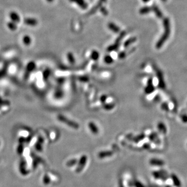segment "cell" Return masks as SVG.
Segmentation results:
<instances>
[{
	"mask_svg": "<svg viewBox=\"0 0 187 187\" xmlns=\"http://www.w3.org/2000/svg\"><path fill=\"white\" fill-rule=\"evenodd\" d=\"M158 129L160 132L163 134H165L167 133V127L165 124L163 122H159L157 125Z\"/></svg>",
	"mask_w": 187,
	"mask_h": 187,
	"instance_id": "obj_11",
	"label": "cell"
},
{
	"mask_svg": "<svg viewBox=\"0 0 187 187\" xmlns=\"http://www.w3.org/2000/svg\"><path fill=\"white\" fill-rule=\"evenodd\" d=\"M99 57V54L98 51L93 50L90 54V58L93 60H97Z\"/></svg>",
	"mask_w": 187,
	"mask_h": 187,
	"instance_id": "obj_16",
	"label": "cell"
},
{
	"mask_svg": "<svg viewBox=\"0 0 187 187\" xmlns=\"http://www.w3.org/2000/svg\"><path fill=\"white\" fill-rule=\"evenodd\" d=\"M88 127L90 131L94 134H97L99 132L98 128L95 124L93 122H89L88 124Z\"/></svg>",
	"mask_w": 187,
	"mask_h": 187,
	"instance_id": "obj_9",
	"label": "cell"
},
{
	"mask_svg": "<svg viewBox=\"0 0 187 187\" xmlns=\"http://www.w3.org/2000/svg\"><path fill=\"white\" fill-rule=\"evenodd\" d=\"M104 60L106 62V63L108 64H112L113 61V58L111 57V56L110 55H107L105 56V58H104Z\"/></svg>",
	"mask_w": 187,
	"mask_h": 187,
	"instance_id": "obj_21",
	"label": "cell"
},
{
	"mask_svg": "<svg viewBox=\"0 0 187 187\" xmlns=\"http://www.w3.org/2000/svg\"><path fill=\"white\" fill-rule=\"evenodd\" d=\"M151 7L152 11L154 12L157 18L159 19H162L163 18V14L158 6H157L156 5H153Z\"/></svg>",
	"mask_w": 187,
	"mask_h": 187,
	"instance_id": "obj_6",
	"label": "cell"
},
{
	"mask_svg": "<svg viewBox=\"0 0 187 187\" xmlns=\"http://www.w3.org/2000/svg\"><path fill=\"white\" fill-rule=\"evenodd\" d=\"M8 27L10 29V30H15L17 27L15 25L14 22H10L8 24Z\"/></svg>",
	"mask_w": 187,
	"mask_h": 187,
	"instance_id": "obj_23",
	"label": "cell"
},
{
	"mask_svg": "<svg viewBox=\"0 0 187 187\" xmlns=\"http://www.w3.org/2000/svg\"><path fill=\"white\" fill-rule=\"evenodd\" d=\"M161 1H162L163 2H166V1H167V0H161Z\"/></svg>",
	"mask_w": 187,
	"mask_h": 187,
	"instance_id": "obj_31",
	"label": "cell"
},
{
	"mask_svg": "<svg viewBox=\"0 0 187 187\" xmlns=\"http://www.w3.org/2000/svg\"><path fill=\"white\" fill-rule=\"evenodd\" d=\"M77 163V161L76 159H72V160H71L69 161L68 162H67L66 165L68 167H72L74 165L76 164Z\"/></svg>",
	"mask_w": 187,
	"mask_h": 187,
	"instance_id": "obj_20",
	"label": "cell"
},
{
	"mask_svg": "<svg viewBox=\"0 0 187 187\" xmlns=\"http://www.w3.org/2000/svg\"><path fill=\"white\" fill-rule=\"evenodd\" d=\"M126 33L125 31H121L120 33V34L119 35L118 37L116 38V40H115V42L116 43H120V42H121V41L123 39L124 37L126 35Z\"/></svg>",
	"mask_w": 187,
	"mask_h": 187,
	"instance_id": "obj_17",
	"label": "cell"
},
{
	"mask_svg": "<svg viewBox=\"0 0 187 187\" xmlns=\"http://www.w3.org/2000/svg\"><path fill=\"white\" fill-rule=\"evenodd\" d=\"M126 52H121L119 53V55H118V57L120 59H123V58H124L125 57H126Z\"/></svg>",
	"mask_w": 187,
	"mask_h": 187,
	"instance_id": "obj_25",
	"label": "cell"
},
{
	"mask_svg": "<svg viewBox=\"0 0 187 187\" xmlns=\"http://www.w3.org/2000/svg\"><path fill=\"white\" fill-rule=\"evenodd\" d=\"M99 1H100V2H102L103 3H105V2H106L107 0H99Z\"/></svg>",
	"mask_w": 187,
	"mask_h": 187,
	"instance_id": "obj_30",
	"label": "cell"
},
{
	"mask_svg": "<svg viewBox=\"0 0 187 187\" xmlns=\"http://www.w3.org/2000/svg\"><path fill=\"white\" fill-rule=\"evenodd\" d=\"M162 108L163 109H164V110H166L168 108L167 104H166V103H163V104L162 105Z\"/></svg>",
	"mask_w": 187,
	"mask_h": 187,
	"instance_id": "obj_27",
	"label": "cell"
},
{
	"mask_svg": "<svg viewBox=\"0 0 187 187\" xmlns=\"http://www.w3.org/2000/svg\"><path fill=\"white\" fill-rule=\"evenodd\" d=\"M155 90V87L153 84V80L151 78L149 79L147 86L145 88V92L147 93V94H150V93H152Z\"/></svg>",
	"mask_w": 187,
	"mask_h": 187,
	"instance_id": "obj_4",
	"label": "cell"
},
{
	"mask_svg": "<svg viewBox=\"0 0 187 187\" xmlns=\"http://www.w3.org/2000/svg\"><path fill=\"white\" fill-rule=\"evenodd\" d=\"M150 1V0H142V1L143 2H144V3H147V2H148L149 1Z\"/></svg>",
	"mask_w": 187,
	"mask_h": 187,
	"instance_id": "obj_28",
	"label": "cell"
},
{
	"mask_svg": "<svg viewBox=\"0 0 187 187\" xmlns=\"http://www.w3.org/2000/svg\"><path fill=\"white\" fill-rule=\"evenodd\" d=\"M163 25L164 28V31L155 44V48L157 49H160L162 48L166 41L168 39L170 34L171 30L169 19L167 17L164 18L163 20Z\"/></svg>",
	"mask_w": 187,
	"mask_h": 187,
	"instance_id": "obj_1",
	"label": "cell"
},
{
	"mask_svg": "<svg viewBox=\"0 0 187 187\" xmlns=\"http://www.w3.org/2000/svg\"><path fill=\"white\" fill-rule=\"evenodd\" d=\"M57 119H58V120H59V121H60L65 124H66L67 125H68L69 126H70L72 128L77 129L79 127V125L76 123H75L73 121H72L71 120H69L68 118H66L64 115H59L57 116Z\"/></svg>",
	"mask_w": 187,
	"mask_h": 187,
	"instance_id": "obj_2",
	"label": "cell"
},
{
	"mask_svg": "<svg viewBox=\"0 0 187 187\" xmlns=\"http://www.w3.org/2000/svg\"><path fill=\"white\" fill-rule=\"evenodd\" d=\"M112 155V153L111 151H102L99 153L98 154V157L100 159H103L104 158L109 157Z\"/></svg>",
	"mask_w": 187,
	"mask_h": 187,
	"instance_id": "obj_14",
	"label": "cell"
},
{
	"mask_svg": "<svg viewBox=\"0 0 187 187\" xmlns=\"http://www.w3.org/2000/svg\"><path fill=\"white\" fill-rule=\"evenodd\" d=\"M152 11V7L149 6H144L139 11V14L141 15H147Z\"/></svg>",
	"mask_w": 187,
	"mask_h": 187,
	"instance_id": "obj_10",
	"label": "cell"
},
{
	"mask_svg": "<svg viewBox=\"0 0 187 187\" xmlns=\"http://www.w3.org/2000/svg\"><path fill=\"white\" fill-rule=\"evenodd\" d=\"M69 1L76 4L82 10H86L88 7V4L85 0H69Z\"/></svg>",
	"mask_w": 187,
	"mask_h": 187,
	"instance_id": "obj_5",
	"label": "cell"
},
{
	"mask_svg": "<svg viewBox=\"0 0 187 187\" xmlns=\"http://www.w3.org/2000/svg\"><path fill=\"white\" fill-rule=\"evenodd\" d=\"M137 40V38L136 37H131L127 39L124 43V47L125 48H128L131 44L135 43Z\"/></svg>",
	"mask_w": 187,
	"mask_h": 187,
	"instance_id": "obj_13",
	"label": "cell"
},
{
	"mask_svg": "<svg viewBox=\"0 0 187 187\" xmlns=\"http://www.w3.org/2000/svg\"><path fill=\"white\" fill-rule=\"evenodd\" d=\"M23 42L26 45H29L31 42V38L29 35H25L23 38Z\"/></svg>",
	"mask_w": 187,
	"mask_h": 187,
	"instance_id": "obj_19",
	"label": "cell"
},
{
	"mask_svg": "<svg viewBox=\"0 0 187 187\" xmlns=\"http://www.w3.org/2000/svg\"><path fill=\"white\" fill-rule=\"evenodd\" d=\"M100 11L101 12V13L105 16H107L108 15V10L106 9L105 7H103V6H102L100 8Z\"/></svg>",
	"mask_w": 187,
	"mask_h": 187,
	"instance_id": "obj_22",
	"label": "cell"
},
{
	"mask_svg": "<svg viewBox=\"0 0 187 187\" xmlns=\"http://www.w3.org/2000/svg\"><path fill=\"white\" fill-rule=\"evenodd\" d=\"M120 46V43H118L115 42L113 44L109 46L108 49H107V51L108 52H112V51H115L116 50H118Z\"/></svg>",
	"mask_w": 187,
	"mask_h": 187,
	"instance_id": "obj_15",
	"label": "cell"
},
{
	"mask_svg": "<svg viewBox=\"0 0 187 187\" xmlns=\"http://www.w3.org/2000/svg\"><path fill=\"white\" fill-rule=\"evenodd\" d=\"M10 18L13 22H19L20 21V17L19 15L14 12H11L10 15Z\"/></svg>",
	"mask_w": 187,
	"mask_h": 187,
	"instance_id": "obj_12",
	"label": "cell"
},
{
	"mask_svg": "<svg viewBox=\"0 0 187 187\" xmlns=\"http://www.w3.org/2000/svg\"><path fill=\"white\" fill-rule=\"evenodd\" d=\"M46 1L49 2V3H52V2H53L54 1V0H46Z\"/></svg>",
	"mask_w": 187,
	"mask_h": 187,
	"instance_id": "obj_29",
	"label": "cell"
},
{
	"mask_svg": "<svg viewBox=\"0 0 187 187\" xmlns=\"http://www.w3.org/2000/svg\"><path fill=\"white\" fill-rule=\"evenodd\" d=\"M181 120L184 123H187V114H184L181 116Z\"/></svg>",
	"mask_w": 187,
	"mask_h": 187,
	"instance_id": "obj_24",
	"label": "cell"
},
{
	"mask_svg": "<svg viewBox=\"0 0 187 187\" xmlns=\"http://www.w3.org/2000/svg\"><path fill=\"white\" fill-rule=\"evenodd\" d=\"M50 178L48 176H45V177H44V182L45 184H48L49 183H50Z\"/></svg>",
	"mask_w": 187,
	"mask_h": 187,
	"instance_id": "obj_26",
	"label": "cell"
},
{
	"mask_svg": "<svg viewBox=\"0 0 187 187\" xmlns=\"http://www.w3.org/2000/svg\"><path fill=\"white\" fill-rule=\"evenodd\" d=\"M87 160V158L86 155H83L81 157V158L77 163V166L76 168V172L77 173H80L82 171V170L84 169V168L86 164Z\"/></svg>",
	"mask_w": 187,
	"mask_h": 187,
	"instance_id": "obj_3",
	"label": "cell"
},
{
	"mask_svg": "<svg viewBox=\"0 0 187 187\" xmlns=\"http://www.w3.org/2000/svg\"><path fill=\"white\" fill-rule=\"evenodd\" d=\"M25 22L27 25L30 26H32V27L36 26L37 25V24H38V22H37V20L35 19V18H27L25 20Z\"/></svg>",
	"mask_w": 187,
	"mask_h": 187,
	"instance_id": "obj_8",
	"label": "cell"
},
{
	"mask_svg": "<svg viewBox=\"0 0 187 187\" xmlns=\"http://www.w3.org/2000/svg\"><path fill=\"white\" fill-rule=\"evenodd\" d=\"M67 58H68V60L69 61V63L71 64H74L75 60V58L74 57L73 55V54L72 53H68L67 54Z\"/></svg>",
	"mask_w": 187,
	"mask_h": 187,
	"instance_id": "obj_18",
	"label": "cell"
},
{
	"mask_svg": "<svg viewBox=\"0 0 187 187\" xmlns=\"http://www.w3.org/2000/svg\"><path fill=\"white\" fill-rule=\"evenodd\" d=\"M108 27L110 30L115 33H119L121 30L120 27L113 22H109L108 24Z\"/></svg>",
	"mask_w": 187,
	"mask_h": 187,
	"instance_id": "obj_7",
	"label": "cell"
}]
</instances>
